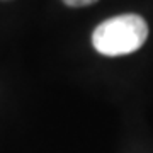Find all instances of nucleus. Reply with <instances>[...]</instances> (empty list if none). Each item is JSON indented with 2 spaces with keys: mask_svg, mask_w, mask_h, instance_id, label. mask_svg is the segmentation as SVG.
Listing matches in <instances>:
<instances>
[{
  "mask_svg": "<svg viewBox=\"0 0 153 153\" xmlns=\"http://www.w3.org/2000/svg\"><path fill=\"white\" fill-rule=\"evenodd\" d=\"M146 38L145 19L136 14H123L100 22L92 34V44L100 55L123 56L140 49Z\"/></svg>",
  "mask_w": 153,
  "mask_h": 153,
  "instance_id": "obj_1",
  "label": "nucleus"
},
{
  "mask_svg": "<svg viewBox=\"0 0 153 153\" xmlns=\"http://www.w3.org/2000/svg\"><path fill=\"white\" fill-rule=\"evenodd\" d=\"M66 5L70 7H83V5H90V4H95L97 0H63Z\"/></svg>",
  "mask_w": 153,
  "mask_h": 153,
  "instance_id": "obj_2",
  "label": "nucleus"
}]
</instances>
